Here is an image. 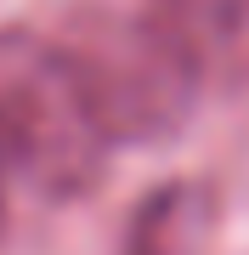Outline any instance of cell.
Returning <instances> with one entry per match:
<instances>
[{
	"instance_id": "cell-4",
	"label": "cell",
	"mask_w": 249,
	"mask_h": 255,
	"mask_svg": "<svg viewBox=\"0 0 249 255\" xmlns=\"http://www.w3.org/2000/svg\"><path fill=\"white\" fill-rule=\"evenodd\" d=\"M153 11L181 23L198 46H227L249 23V0H153Z\"/></svg>"
},
{
	"instance_id": "cell-1",
	"label": "cell",
	"mask_w": 249,
	"mask_h": 255,
	"mask_svg": "<svg viewBox=\"0 0 249 255\" xmlns=\"http://www.w3.org/2000/svg\"><path fill=\"white\" fill-rule=\"evenodd\" d=\"M51 40L74 63L113 142H165L193 119L204 97V46L153 6L68 0L51 23Z\"/></svg>"
},
{
	"instance_id": "cell-3",
	"label": "cell",
	"mask_w": 249,
	"mask_h": 255,
	"mask_svg": "<svg viewBox=\"0 0 249 255\" xmlns=\"http://www.w3.org/2000/svg\"><path fill=\"white\" fill-rule=\"evenodd\" d=\"M210 238H215V187L175 176L130 210L119 255H210Z\"/></svg>"
},
{
	"instance_id": "cell-2",
	"label": "cell",
	"mask_w": 249,
	"mask_h": 255,
	"mask_svg": "<svg viewBox=\"0 0 249 255\" xmlns=\"http://www.w3.org/2000/svg\"><path fill=\"white\" fill-rule=\"evenodd\" d=\"M113 136L74 63L40 28H0V170L40 199H85L108 170Z\"/></svg>"
},
{
	"instance_id": "cell-5",
	"label": "cell",
	"mask_w": 249,
	"mask_h": 255,
	"mask_svg": "<svg viewBox=\"0 0 249 255\" xmlns=\"http://www.w3.org/2000/svg\"><path fill=\"white\" fill-rule=\"evenodd\" d=\"M0 221H6V204H0Z\"/></svg>"
}]
</instances>
